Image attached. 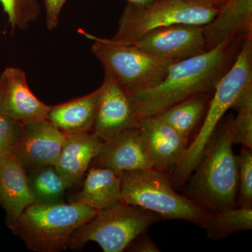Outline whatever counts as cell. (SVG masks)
Segmentation results:
<instances>
[{
    "label": "cell",
    "instance_id": "12",
    "mask_svg": "<svg viewBox=\"0 0 252 252\" xmlns=\"http://www.w3.org/2000/svg\"><path fill=\"white\" fill-rule=\"evenodd\" d=\"M51 106L39 100L20 68H6L0 74V114L25 124L47 119Z\"/></svg>",
    "mask_w": 252,
    "mask_h": 252
},
{
    "label": "cell",
    "instance_id": "23",
    "mask_svg": "<svg viewBox=\"0 0 252 252\" xmlns=\"http://www.w3.org/2000/svg\"><path fill=\"white\" fill-rule=\"evenodd\" d=\"M231 108L238 113L231 121L233 143L252 149V84L240 94Z\"/></svg>",
    "mask_w": 252,
    "mask_h": 252
},
{
    "label": "cell",
    "instance_id": "20",
    "mask_svg": "<svg viewBox=\"0 0 252 252\" xmlns=\"http://www.w3.org/2000/svg\"><path fill=\"white\" fill-rule=\"evenodd\" d=\"M200 94L181 101L167 108L159 117L171 126L189 144L190 136L203 122L211 96Z\"/></svg>",
    "mask_w": 252,
    "mask_h": 252
},
{
    "label": "cell",
    "instance_id": "24",
    "mask_svg": "<svg viewBox=\"0 0 252 252\" xmlns=\"http://www.w3.org/2000/svg\"><path fill=\"white\" fill-rule=\"evenodd\" d=\"M0 4L7 16L12 32L17 29L26 31L41 14L38 0H0Z\"/></svg>",
    "mask_w": 252,
    "mask_h": 252
},
{
    "label": "cell",
    "instance_id": "10",
    "mask_svg": "<svg viewBox=\"0 0 252 252\" xmlns=\"http://www.w3.org/2000/svg\"><path fill=\"white\" fill-rule=\"evenodd\" d=\"M65 134L47 119L23 126L22 135L12 153L26 172L55 165Z\"/></svg>",
    "mask_w": 252,
    "mask_h": 252
},
{
    "label": "cell",
    "instance_id": "17",
    "mask_svg": "<svg viewBox=\"0 0 252 252\" xmlns=\"http://www.w3.org/2000/svg\"><path fill=\"white\" fill-rule=\"evenodd\" d=\"M203 31L207 51L232 36L252 39V0H226Z\"/></svg>",
    "mask_w": 252,
    "mask_h": 252
},
{
    "label": "cell",
    "instance_id": "11",
    "mask_svg": "<svg viewBox=\"0 0 252 252\" xmlns=\"http://www.w3.org/2000/svg\"><path fill=\"white\" fill-rule=\"evenodd\" d=\"M96 113L93 132L103 142L126 131L139 127L130 97L116 81L105 77Z\"/></svg>",
    "mask_w": 252,
    "mask_h": 252
},
{
    "label": "cell",
    "instance_id": "6",
    "mask_svg": "<svg viewBox=\"0 0 252 252\" xmlns=\"http://www.w3.org/2000/svg\"><path fill=\"white\" fill-rule=\"evenodd\" d=\"M122 202L157 214L163 220L190 222L202 228L207 212L175 191L167 174L154 169L122 172Z\"/></svg>",
    "mask_w": 252,
    "mask_h": 252
},
{
    "label": "cell",
    "instance_id": "29",
    "mask_svg": "<svg viewBox=\"0 0 252 252\" xmlns=\"http://www.w3.org/2000/svg\"><path fill=\"white\" fill-rule=\"evenodd\" d=\"M189 1L207 6V7L220 10L226 0H189Z\"/></svg>",
    "mask_w": 252,
    "mask_h": 252
},
{
    "label": "cell",
    "instance_id": "22",
    "mask_svg": "<svg viewBox=\"0 0 252 252\" xmlns=\"http://www.w3.org/2000/svg\"><path fill=\"white\" fill-rule=\"evenodd\" d=\"M27 177L32 194L38 203L61 201L66 190L70 189L54 165L28 172Z\"/></svg>",
    "mask_w": 252,
    "mask_h": 252
},
{
    "label": "cell",
    "instance_id": "9",
    "mask_svg": "<svg viewBox=\"0 0 252 252\" xmlns=\"http://www.w3.org/2000/svg\"><path fill=\"white\" fill-rule=\"evenodd\" d=\"M133 44L159 59L175 61L207 51L203 26L182 23L152 30Z\"/></svg>",
    "mask_w": 252,
    "mask_h": 252
},
{
    "label": "cell",
    "instance_id": "30",
    "mask_svg": "<svg viewBox=\"0 0 252 252\" xmlns=\"http://www.w3.org/2000/svg\"><path fill=\"white\" fill-rule=\"evenodd\" d=\"M127 2L136 5H145L153 1L154 0H126Z\"/></svg>",
    "mask_w": 252,
    "mask_h": 252
},
{
    "label": "cell",
    "instance_id": "14",
    "mask_svg": "<svg viewBox=\"0 0 252 252\" xmlns=\"http://www.w3.org/2000/svg\"><path fill=\"white\" fill-rule=\"evenodd\" d=\"M92 162L94 167L111 169L119 175L124 172L154 169L139 127L104 142L100 153Z\"/></svg>",
    "mask_w": 252,
    "mask_h": 252
},
{
    "label": "cell",
    "instance_id": "25",
    "mask_svg": "<svg viewBox=\"0 0 252 252\" xmlns=\"http://www.w3.org/2000/svg\"><path fill=\"white\" fill-rule=\"evenodd\" d=\"M238 157L239 203L240 206L252 207V149L243 147Z\"/></svg>",
    "mask_w": 252,
    "mask_h": 252
},
{
    "label": "cell",
    "instance_id": "5",
    "mask_svg": "<svg viewBox=\"0 0 252 252\" xmlns=\"http://www.w3.org/2000/svg\"><path fill=\"white\" fill-rule=\"evenodd\" d=\"M78 32L94 41L91 51L103 66L104 76L116 81L128 94L156 87L170 65L177 62L159 59L133 44L97 37L81 29Z\"/></svg>",
    "mask_w": 252,
    "mask_h": 252
},
{
    "label": "cell",
    "instance_id": "21",
    "mask_svg": "<svg viewBox=\"0 0 252 252\" xmlns=\"http://www.w3.org/2000/svg\"><path fill=\"white\" fill-rule=\"evenodd\" d=\"M209 238L220 240L252 228V207L240 206L217 212H207L203 225Z\"/></svg>",
    "mask_w": 252,
    "mask_h": 252
},
{
    "label": "cell",
    "instance_id": "18",
    "mask_svg": "<svg viewBox=\"0 0 252 252\" xmlns=\"http://www.w3.org/2000/svg\"><path fill=\"white\" fill-rule=\"evenodd\" d=\"M102 93V86L91 94L59 105L51 106L47 120L64 134L90 132Z\"/></svg>",
    "mask_w": 252,
    "mask_h": 252
},
{
    "label": "cell",
    "instance_id": "7",
    "mask_svg": "<svg viewBox=\"0 0 252 252\" xmlns=\"http://www.w3.org/2000/svg\"><path fill=\"white\" fill-rule=\"evenodd\" d=\"M161 220L153 212L122 202L97 211L92 220L76 230L69 248L80 250L88 242L94 241L104 252H124L134 239Z\"/></svg>",
    "mask_w": 252,
    "mask_h": 252
},
{
    "label": "cell",
    "instance_id": "26",
    "mask_svg": "<svg viewBox=\"0 0 252 252\" xmlns=\"http://www.w3.org/2000/svg\"><path fill=\"white\" fill-rule=\"evenodd\" d=\"M23 124L0 114V156L12 152L22 135Z\"/></svg>",
    "mask_w": 252,
    "mask_h": 252
},
{
    "label": "cell",
    "instance_id": "15",
    "mask_svg": "<svg viewBox=\"0 0 252 252\" xmlns=\"http://www.w3.org/2000/svg\"><path fill=\"white\" fill-rule=\"evenodd\" d=\"M103 144L91 131L65 134L54 166L69 188H74L83 180L93 160L100 153Z\"/></svg>",
    "mask_w": 252,
    "mask_h": 252
},
{
    "label": "cell",
    "instance_id": "4",
    "mask_svg": "<svg viewBox=\"0 0 252 252\" xmlns=\"http://www.w3.org/2000/svg\"><path fill=\"white\" fill-rule=\"evenodd\" d=\"M252 84V39L245 41L236 61L223 76L210 99L199 132L188 144L172 174L174 187L185 185L197 166L207 144L225 112L248 86Z\"/></svg>",
    "mask_w": 252,
    "mask_h": 252
},
{
    "label": "cell",
    "instance_id": "8",
    "mask_svg": "<svg viewBox=\"0 0 252 252\" xmlns=\"http://www.w3.org/2000/svg\"><path fill=\"white\" fill-rule=\"evenodd\" d=\"M219 11L189 0H154L145 5L127 2L112 39L134 44L156 28L180 23L204 26L211 22Z\"/></svg>",
    "mask_w": 252,
    "mask_h": 252
},
{
    "label": "cell",
    "instance_id": "1",
    "mask_svg": "<svg viewBox=\"0 0 252 252\" xmlns=\"http://www.w3.org/2000/svg\"><path fill=\"white\" fill-rule=\"evenodd\" d=\"M245 41L232 36L203 54L174 63L158 85L128 94L136 117L140 120L159 115L184 99L213 94L234 64Z\"/></svg>",
    "mask_w": 252,
    "mask_h": 252
},
{
    "label": "cell",
    "instance_id": "2",
    "mask_svg": "<svg viewBox=\"0 0 252 252\" xmlns=\"http://www.w3.org/2000/svg\"><path fill=\"white\" fill-rule=\"evenodd\" d=\"M231 121L232 118L215 130L188 179V198L207 212H220L236 205L239 165L233 152Z\"/></svg>",
    "mask_w": 252,
    "mask_h": 252
},
{
    "label": "cell",
    "instance_id": "28",
    "mask_svg": "<svg viewBox=\"0 0 252 252\" xmlns=\"http://www.w3.org/2000/svg\"><path fill=\"white\" fill-rule=\"evenodd\" d=\"M126 251L132 252H159L160 250L145 233L134 239L126 249Z\"/></svg>",
    "mask_w": 252,
    "mask_h": 252
},
{
    "label": "cell",
    "instance_id": "19",
    "mask_svg": "<svg viewBox=\"0 0 252 252\" xmlns=\"http://www.w3.org/2000/svg\"><path fill=\"white\" fill-rule=\"evenodd\" d=\"M121 191L122 180L119 174L106 167L93 166L86 175L82 189L72 201L100 211L122 203Z\"/></svg>",
    "mask_w": 252,
    "mask_h": 252
},
{
    "label": "cell",
    "instance_id": "13",
    "mask_svg": "<svg viewBox=\"0 0 252 252\" xmlns=\"http://www.w3.org/2000/svg\"><path fill=\"white\" fill-rule=\"evenodd\" d=\"M139 129L154 170L173 172L188 143L158 115L140 119Z\"/></svg>",
    "mask_w": 252,
    "mask_h": 252
},
{
    "label": "cell",
    "instance_id": "16",
    "mask_svg": "<svg viewBox=\"0 0 252 252\" xmlns=\"http://www.w3.org/2000/svg\"><path fill=\"white\" fill-rule=\"evenodd\" d=\"M27 172L11 152L0 156V205L6 212V224H12L23 210L34 203Z\"/></svg>",
    "mask_w": 252,
    "mask_h": 252
},
{
    "label": "cell",
    "instance_id": "27",
    "mask_svg": "<svg viewBox=\"0 0 252 252\" xmlns=\"http://www.w3.org/2000/svg\"><path fill=\"white\" fill-rule=\"evenodd\" d=\"M67 0H44L46 26L49 31H54L59 24L60 14Z\"/></svg>",
    "mask_w": 252,
    "mask_h": 252
},
{
    "label": "cell",
    "instance_id": "3",
    "mask_svg": "<svg viewBox=\"0 0 252 252\" xmlns=\"http://www.w3.org/2000/svg\"><path fill=\"white\" fill-rule=\"evenodd\" d=\"M97 212L78 202H34L8 227L32 251L59 252L69 248L73 233Z\"/></svg>",
    "mask_w": 252,
    "mask_h": 252
}]
</instances>
